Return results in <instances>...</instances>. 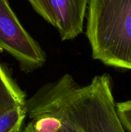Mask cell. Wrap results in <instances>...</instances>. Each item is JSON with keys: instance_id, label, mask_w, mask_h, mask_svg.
Masks as SVG:
<instances>
[{"instance_id": "3957f363", "label": "cell", "mask_w": 131, "mask_h": 132, "mask_svg": "<svg viewBox=\"0 0 131 132\" xmlns=\"http://www.w3.org/2000/svg\"><path fill=\"white\" fill-rule=\"evenodd\" d=\"M0 50L5 51L29 73L43 67L46 55L19 22L8 0H0Z\"/></svg>"}, {"instance_id": "ba28073f", "label": "cell", "mask_w": 131, "mask_h": 132, "mask_svg": "<svg viewBox=\"0 0 131 132\" xmlns=\"http://www.w3.org/2000/svg\"><path fill=\"white\" fill-rule=\"evenodd\" d=\"M117 110L125 130L127 132H131V99L117 102Z\"/></svg>"}, {"instance_id": "5b68a950", "label": "cell", "mask_w": 131, "mask_h": 132, "mask_svg": "<svg viewBox=\"0 0 131 132\" xmlns=\"http://www.w3.org/2000/svg\"><path fill=\"white\" fill-rule=\"evenodd\" d=\"M25 94L0 63V115L19 106H25Z\"/></svg>"}, {"instance_id": "7a4b0ae2", "label": "cell", "mask_w": 131, "mask_h": 132, "mask_svg": "<svg viewBox=\"0 0 131 132\" xmlns=\"http://www.w3.org/2000/svg\"><path fill=\"white\" fill-rule=\"evenodd\" d=\"M87 9L93 59L131 71V0H89Z\"/></svg>"}, {"instance_id": "9c48e42d", "label": "cell", "mask_w": 131, "mask_h": 132, "mask_svg": "<svg viewBox=\"0 0 131 132\" xmlns=\"http://www.w3.org/2000/svg\"><path fill=\"white\" fill-rule=\"evenodd\" d=\"M69 132H75V131H72V130H71V129H69Z\"/></svg>"}, {"instance_id": "8992f818", "label": "cell", "mask_w": 131, "mask_h": 132, "mask_svg": "<svg viewBox=\"0 0 131 132\" xmlns=\"http://www.w3.org/2000/svg\"><path fill=\"white\" fill-rule=\"evenodd\" d=\"M27 116L25 106L14 108L0 115V132H22Z\"/></svg>"}, {"instance_id": "277c9868", "label": "cell", "mask_w": 131, "mask_h": 132, "mask_svg": "<svg viewBox=\"0 0 131 132\" xmlns=\"http://www.w3.org/2000/svg\"><path fill=\"white\" fill-rule=\"evenodd\" d=\"M61 40L77 37L83 30L89 0H49Z\"/></svg>"}, {"instance_id": "52a82bcc", "label": "cell", "mask_w": 131, "mask_h": 132, "mask_svg": "<svg viewBox=\"0 0 131 132\" xmlns=\"http://www.w3.org/2000/svg\"><path fill=\"white\" fill-rule=\"evenodd\" d=\"M35 12L49 24L56 26V19L49 0H27Z\"/></svg>"}, {"instance_id": "6da1fadb", "label": "cell", "mask_w": 131, "mask_h": 132, "mask_svg": "<svg viewBox=\"0 0 131 132\" xmlns=\"http://www.w3.org/2000/svg\"><path fill=\"white\" fill-rule=\"evenodd\" d=\"M27 115L48 113L75 132H127L117 114L111 77L95 76L84 86L66 73L26 101Z\"/></svg>"}]
</instances>
